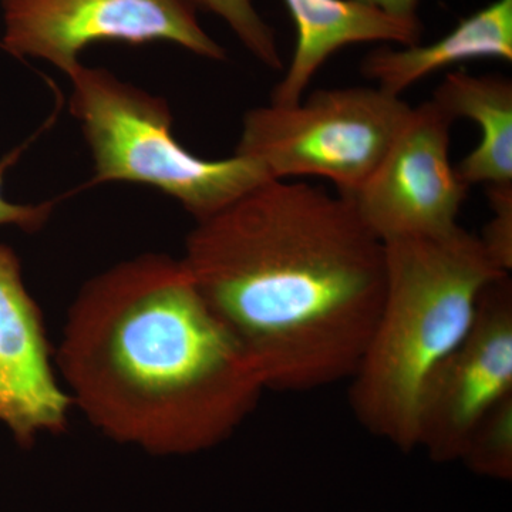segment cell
I'll return each instance as SVG.
<instances>
[{"mask_svg": "<svg viewBox=\"0 0 512 512\" xmlns=\"http://www.w3.org/2000/svg\"><path fill=\"white\" fill-rule=\"evenodd\" d=\"M265 390L350 379L384 295V244L345 195L269 180L197 221L181 258Z\"/></svg>", "mask_w": 512, "mask_h": 512, "instance_id": "obj_1", "label": "cell"}, {"mask_svg": "<svg viewBox=\"0 0 512 512\" xmlns=\"http://www.w3.org/2000/svg\"><path fill=\"white\" fill-rule=\"evenodd\" d=\"M74 409L151 456L220 446L264 384L181 259L144 254L86 282L55 355Z\"/></svg>", "mask_w": 512, "mask_h": 512, "instance_id": "obj_2", "label": "cell"}, {"mask_svg": "<svg viewBox=\"0 0 512 512\" xmlns=\"http://www.w3.org/2000/svg\"><path fill=\"white\" fill-rule=\"evenodd\" d=\"M383 244L382 306L350 376L349 400L370 434L412 451L431 376L467 335L487 286L510 274L460 225Z\"/></svg>", "mask_w": 512, "mask_h": 512, "instance_id": "obj_3", "label": "cell"}, {"mask_svg": "<svg viewBox=\"0 0 512 512\" xmlns=\"http://www.w3.org/2000/svg\"><path fill=\"white\" fill-rule=\"evenodd\" d=\"M67 77L70 111L92 153V184L150 185L200 221L272 180L261 164L238 154L224 160L191 154L174 137L165 100L109 70L79 64Z\"/></svg>", "mask_w": 512, "mask_h": 512, "instance_id": "obj_4", "label": "cell"}, {"mask_svg": "<svg viewBox=\"0 0 512 512\" xmlns=\"http://www.w3.org/2000/svg\"><path fill=\"white\" fill-rule=\"evenodd\" d=\"M412 107L380 87L320 89L308 99L249 110L238 156L272 180L322 177L352 198L372 177Z\"/></svg>", "mask_w": 512, "mask_h": 512, "instance_id": "obj_5", "label": "cell"}, {"mask_svg": "<svg viewBox=\"0 0 512 512\" xmlns=\"http://www.w3.org/2000/svg\"><path fill=\"white\" fill-rule=\"evenodd\" d=\"M2 8V49L45 60L66 76L97 42H168L205 59L227 57L188 0H3Z\"/></svg>", "mask_w": 512, "mask_h": 512, "instance_id": "obj_6", "label": "cell"}, {"mask_svg": "<svg viewBox=\"0 0 512 512\" xmlns=\"http://www.w3.org/2000/svg\"><path fill=\"white\" fill-rule=\"evenodd\" d=\"M453 124L433 100L412 107L382 163L350 198L380 241L457 227L468 187L450 160Z\"/></svg>", "mask_w": 512, "mask_h": 512, "instance_id": "obj_7", "label": "cell"}, {"mask_svg": "<svg viewBox=\"0 0 512 512\" xmlns=\"http://www.w3.org/2000/svg\"><path fill=\"white\" fill-rule=\"evenodd\" d=\"M512 396V282L487 286L464 339L431 376L421 397L416 448L436 463L460 461L468 437Z\"/></svg>", "mask_w": 512, "mask_h": 512, "instance_id": "obj_8", "label": "cell"}, {"mask_svg": "<svg viewBox=\"0 0 512 512\" xmlns=\"http://www.w3.org/2000/svg\"><path fill=\"white\" fill-rule=\"evenodd\" d=\"M45 318L23 282L18 254L0 242V423L22 448L69 426L72 397L56 373Z\"/></svg>", "mask_w": 512, "mask_h": 512, "instance_id": "obj_9", "label": "cell"}, {"mask_svg": "<svg viewBox=\"0 0 512 512\" xmlns=\"http://www.w3.org/2000/svg\"><path fill=\"white\" fill-rule=\"evenodd\" d=\"M296 26L292 62L272 92L271 103H298L315 74L343 47L357 43H420V20H403L356 0H284Z\"/></svg>", "mask_w": 512, "mask_h": 512, "instance_id": "obj_10", "label": "cell"}, {"mask_svg": "<svg viewBox=\"0 0 512 512\" xmlns=\"http://www.w3.org/2000/svg\"><path fill=\"white\" fill-rule=\"evenodd\" d=\"M477 59L512 60V0H494L429 45L379 47L363 59L362 73L376 87L402 96L430 74Z\"/></svg>", "mask_w": 512, "mask_h": 512, "instance_id": "obj_11", "label": "cell"}, {"mask_svg": "<svg viewBox=\"0 0 512 512\" xmlns=\"http://www.w3.org/2000/svg\"><path fill=\"white\" fill-rule=\"evenodd\" d=\"M431 100L454 121L464 117L480 127V143L456 165L458 178L468 188L512 184L511 80L458 70L444 77Z\"/></svg>", "mask_w": 512, "mask_h": 512, "instance_id": "obj_12", "label": "cell"}, {"mask_svg": "<svg viewBox=\"0 0 512 512\" xmlns=\"http://www.w3.org/2000/svg\"><path fill=\"white\" fill-rule=\"evenodd\" d=\"M460 461L477 476L512 480V396L498 403L477 424Z\"/></svg>", "mask_w": 512, "mask_h": 512, "instance_id": "obj_13", "label": "cell"}, {"mask_svg": "<svg viewBox=\"0 0 512 512\" xmlns=\"http://www.w3.org/2000/svg\"><path fill=\"white\" fill-rule=\"evenodd\" d=\"M195 9L224 20L252 56L271 70L284 67L274 29L262 19L252 0H188Z\"/></svg>", "mask_w": 512, "mask_h": 512, "instance_id": "obj_14", "label": "cell"}, {"mask_svg": "<svg viewBox=\"0 0 512 512\" xmlns=\"http://www.w3.org/2000/svg\"><path fill=\"white\" fill-rule=\"evenodd\" d=\"M493 217L485 225L483 242L485 251L498 268L510 274L512 269V184L488 185Z\"/></svg>", "mask_w": 512, "mask_h": 512, "instance_id": "obj_15", "label": "cell"}, {"mask_svg": "<svg viewBox=\"0 0 512 512\" xmlns=\"http://www.w3.org/2000/svg\"><path fill=\"white\" fill-rule=\"evenodd\" d=\"M22 151L23 147L16 148L0 160V227H16L25 232H37L49 222L55 202L19 204L9 201L3 195L5 175L19 160Z\"/></svg>", "mask_w": 512, "mask_h": 512, "instance_id": "obj_16", "label": "cell"}, {"mask_svg": "<svg viewBox=\"0 0 512 512\" xmlns=\"http://www.w3.org/2000/svg\"><path fill=\"white\" fill-rule=\"evenodd\" d=\"M356 2L380 10V12L394 16V18L420 20L417 16L420 0H356Z\"/></svg>", "mask_w": 512, "mask_h": 512, "instance_id": "obj_17", "label": "cell"}]
</instances>
